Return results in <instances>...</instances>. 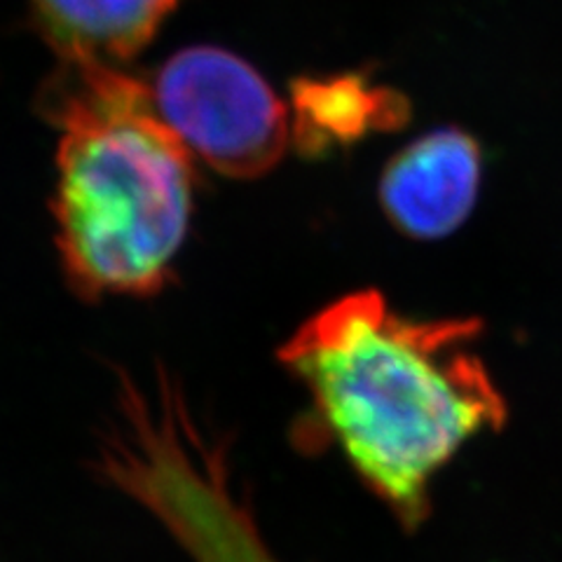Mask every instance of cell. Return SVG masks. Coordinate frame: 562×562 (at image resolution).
<instances>
[{
  "label": "cell",
  "instance_id": "cell-1",
  "mask_svg": "<svg viewBox=\"0 0 562 562\" xmlns=\"http://www.w3.org/2000/svg\"><path fill=\"white\" fill-rule=\"evenodd\" d=\"M481 333L473 316L415 319L366 289L312 314L279 349L310 394L314 431L406 525L427 516L431 479L457 450L508 419L473 351Z\"/></svg>",
  "mask_w": 562,
  "mask_h": 562
},
{
  "label": "cell",
  "instance_id": "cell-2",
  "mask_svg": "<svg viewBox=\"0 0 562 562\" xmlns=\"http://www.w3.org/2000/svg\"><path fill=\"white\" fill-rule=\"evenodd\" d=\"M57 132L55 244L82 301L148 297L173 277L195 209V157L117 66L61 61L41 92Z\"/></svg>",
  "mask_w": 562,
  "mask_h": 562
},
{
  "label": "cell",
  "instance_id": "cell-3",
  "mask_svg": "<svg viewBox=\"0 0 562 562\" xmlns=\"http://www.w3.org/2000/svg\"><path fill=\"white\" fill-rule=\"evenodd\" d=\"M92 469L160 520L198 562H277L231 485L225 448L167 371L117 375Z\"/></svg>",
  "mask_w": 562,
  "mask_h": 562
},
{
  "label": "cell",
  "instance_id": "cell-4",
  "mask_svg": "<svg viewBox=\"0 0 562 562\" xmlns=\"http://www.w3.org/2000/svg\"><path fill=\"white\" fill-rule=\"evenodd\" d=\"M155 111L195 160L231 179H258L291 144V113L268 80L233 52H176L150 87Z\"/></svg>",
  "mask_w": 562,
  "mask_h": 562
},
{
  "label": "cell",
  "instance_id": "cell-5",
  "mask_svg": "<svg viewBox=\"0 0 562 562\" xmlns=\"http://www.w3.org/2000/svg\"><path fill=\"white\" fill-rule=\"evenodd\" d=\"M483 150L464 130L443 127L415 138L386 162L378 200L384 216L411 239H446L467 223L479 200Z\"/></svg>",
  "mask_w": 562,
  "mask_h": 562
},
{
  "label": "cell",
  "instance_id": "cell-6",
  "mask_svg": "<svg viewBox=\"0 0 562 562\" xmlns=\"http://www.w3.org/2000/svg\"><path fill=\"white\" fill-rule=\"evenodd\" d=\"M291 140L307 155H326L359 144L371 134L401 130L411 103L392 87L366 76L297 78L291 85Z\"/></svg>",
  "mask_w": 562,
  "mask_h": 562
},
{
  "label": "cell",
  "instance_id": "cell-7",
  "mask_svg": "<svg viewBox=\"0 0 562 562\" xmlns=\"http://www.w3.org/2000/svg\"><path fill=\"white\" fill-rule=\"evenodd\" d=\"M179 0H31L45 41L61 61L120 66L160 31Z\"/></svg>",
  "mask_w": 562,
  "mask_h": 562
}]
</instances>
